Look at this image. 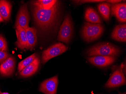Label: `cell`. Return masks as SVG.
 <instances>
[{
	"label": "cell",
	"instance_id": "obj_16",
	"mask_svg": "<svg viewBox=\"0 0 126 94\" xmlns=\"http://www.w3.org/2000/svg\"><path fill=\"white\" fill-rule=\"evenodd\" d=\"M26 32L28 44L27 50H32L37 43L36 30L34 27H29Z\"/></svg>",
	"mask_w": 126,
	"mask_h": 94
},
{
	"label": "cell",
	"instance_id": "obj_5",
	"mask_svg": "<svg viewBox=\"0 0 126 94\" xmlns=\"http://www.w3.org/2000/svg\"><path fill=\"white\" fill-rule=\"evenodd\" d=\"M68 49L67 47L61 43L52 45L42 52V59L43 63L45 64L51 59L61 55L66 51Z\"/></svg>",
	"mask_w": 126,
	"mask_h": 94
},
{
	"label": "cell",
	"instance_id": "obj_11",
	"mask_svg": "<svg viewBox=\"0 0 126 94\" xmlns=\"http://www.w3.org/2000/svg\"><path fill=\"white\" fill-rule=\"evenodd\" d=\"M15 67V61L12 56H9L0 65V74L5 76H10L13 73Z\"/></svg>",
	"mask_w": 126,
	"mask_h": 94
},
{
	"label": "cell",
	"instance_id": "obj_3",
	"mask_svg": "<svg viewBox=\"0 0 126 94\" xmlns=\"http://www.w3.org/2000/svg\"><path fill=\"white\" fill-rule=\"evenodd\" d=\"M104 30L102 25L85 23L82 30V36L86 41L92 42L100 37Z\"/></svg>",
	"mask_w": 126,
	"mask_h": 94
},
{
	"label": "cell",
	"instance_id": "obj_26",
	"mask_svg": "<svg viewBox=\"0 0 126 94\" xmlns=\"http://www.w3.org/2000/svg\"><path fill=\"white\" fill-rule=\"evenodd\" d=\"M1 94H9L7 93H1Z\"/></svg>",
	"mask_w": 126,
	"mask_h": 94
},
{
	"label": "cell",
	"instance_id": "obj_8",
	"mask_svg": "<svg viewBox=\"0 0 126 94\" xmlns=\"http://www.w3.org/2000/svg\"><path fill=\"white\" fill-rule=\"evenodd\" d=\"M30 20L29 13L28 10L27 4H24L21 6L17 15L15 27L19 26L25 30L29 27Z\"/></svg>",
	"mask_w": 126,
	"mask_h": 94
},
{
	"label": "cell",
	"instance_id": "obj_14",
	"mask_svg": "<svg viewBox=\"0 0 126 94\" xmlns=\"http://www.w3.org/2000/svg\"><path fill=\"white\" fill-rule=\"evenodd\" d=\"M111 38L114 40L126 42V24L120 25L115 27L111 34Z\"/></svg>",
	"mask_w": 126,
	"mask_h": 94
},
{
	"label": "cell",
	"instance_id": "obj_28",
	"mask_svg": "<svg viewBox=\"0 0 126 94\" xmlns=\"http://www.w3.org/2000/svg\"><path fill=\"white\" fill-rule=\"evenodd\" d=\"M1 93H1V92H0V94H1Z\"/></svg>",
	"mask_w": 126,
	"mask_h": 94
},
{
	"label": "cell",
	"instance_id": "obj_6",
	"mask_svg": "<svg viewBox=\"0 0 126 94\" xmlns=\"http://www.w3.org/2000/svg\"><path fill=\"white\" fill-rule=\"evenodd\" d=\"M123 67L121 64V67L114 71L105 84V87L113 88L126 84V78L122 70Z\"/></svg>",
	"mask_w": 126,
	"mask_h": 94
},
{
	"label": "cell",
	"instance_id": "obj_4",
	"mask_svg": "<svg viewBox=\"0 0 126 94\" xmlns=\"http://www.w3.org/2000/svg\"><path fill=\"white\" fill-rule=\"evenodd\" d=\"M73 23L70 15H67L60 27L58 36V40L59 41L68 44L73 35Z\"/></svg>",
	"mask_w": 126,
	"mask_h": 94
},
{
	"label": "cell",
	"instance_id": "obj_20",
	"mask_svg": "<svg viewBox=\"0 0 126 94\" xmlns=\"http://www.w3.org/2000/svg\"><path fill=\"white\" fill-rule=\"evenodd\" d=\"M36 57V54L34 53L20 62L18 65V72H20L30 64Z\"/></svg>",
	"mask_w": 126,
	"mask_h": 94
},
{
	"label": "cell",
	"instance_id": "obj_22",
	"mask_svg": "<svg viewBox=\"0 0 126 94\" xmlns=\"http://www.w3.org/2000/svg\"><path fill=\"white\" fill-rule=\"evenodd\" d=\"M8 53L6 51L0 50V64H1L9 57Z\"/></svg>",
	"mask_w": 126,
	"mask_h": 94
},
{
	"label": "cell",
	"instance_id": "obj_21",
	"mask_svg": "<svg viewBox=\"0 0 126 94\" xmlns=\"http://www.w3.org/2000/svg\"><path fill=\"white\" fill-rule=\"evenodd\" d=\"M0 50L4 51H6L8 50L7 41L1 34H0Z\"/></svg>",
	"mask_w": 126,
	"mask_h": 94
},
{
	"label": "cell",
	"instance_id": "obj_1",
	"mask_svg": "<svg viewBox=\"0 0 126 94\" xmlns=\"http://www.w3.org/2000/svg\"><path fill=\"white\" fill-rule=\"evenodd\" d=\"M58 1L49 9H44L32 5V11L34 20L37 26L43 31L51 29L56 22L59 14Z\"/></svg>",
	"mask_w": 126,
	"mask_h": 94
},
{
	"label": "cell",
	"instance_id": "obj_24",
	"mask_svg": "<svg viewBox=\"0 0 126 94\" xmlns=\"http://www.w3.org/2000/svg\"><path fill=\"white\" fill-rule=\"evenodd\" d=\"M107 2L108 3H112V4H115V3H118L120 2H121V0H107Z\"/></svg>",
	"mask_w": 126,
	"mask_h": 94
},
{
	"label": "cell",
	"instance_id": "obj_9",
	"mask_svg": "<svg viewBox=\"0 0 126 94\" xmlns=\"http://www.w3.org/2000/svg\"><path fill=\"white\" fill-rule=\"evenodd\" d=\"M115 56L98 55L87 58L88 61L94 65L99 67H105L110 66L116 61Z\"/></svg>",
	"mask_w": 126,
	"mask_h": 94
},
{
	"label": "cell",
	"instance_id": "obj_7",
	"mask_svg": "<svg viewBox=\"0 0 126 94\" xmlns=\"http://www.w3.org/2000/svg\"><path fill=\"white\" fill-rule=\"evenodd\" d=\"M58 84V76H55L42 82L39 90L45 94H56Z\"/></svg>",
	"mask_w": 126,
	"mask_h": 94
},
{
	"label": "cell",
	"instance_id": "obj_18",
	"mask_svg": "<svg viewBox=\"0 0 126 94\" xmlns=\"http://www.w3.org/2000/svg\"><path fill=\"white\" fill-rule=\"evenodd\" d=\"M57 0H38L32 2V5L44 9H49L56 4Z\"/></svg>",
	"mask_w": 126,
	"mask_h": 94
},
{
	"label": "cell",
	"instance_id": "obj_25",
	"mask_svg": "<svg viewBox=\"0 0 126 94\" xmlns=\"http://www.w3.org/2000/svg\"><path fill=\"white\" fill-rule=\"evenodd\" d=\"M4 22V20L3 19L1 16V14H0V22Z\"/></svg>",
	"mask_w": 126,
	"mask_h": 94
},
{
	"label": "cell",
	"instance_id": "obj_15",
	"mask_svg": "<svg viewBox=\"0 0 126 94\" xmlns=\"http://www.w3.org/2000/svg\"><path fill=\"white\" fill-rule=\"evenodd\" d=\"M85 19L88 22L94 24L102 23V19L96 12L95 10L92 7L88 8L85 12Z\"/></svg>",
	"mask_w": 126,
	"mask_h": 94
},
{
	"label": "cell",
	"instance_id": "obj_12",
	"mask_svg": "<svg viewBox=\"0 0 126 94\" xmlns=\"http://www.w3.org/2000/svg\"><path fill=\"white\" fill-rule=\"evenodd\" d=\"M16 28L17 41L15 43L16 46L21 50H27L28 41L26 30L19 26H17Z\"/></svg>",
	"mask_w": 126,
	"mask_h": 94
},
{
	"label": "cell",
	"instance_id": "obj_13",
	"mask_svg": "<svg viewBox=\"0 0 126 94\" xmlns=\"http://www.w3.org/2000/svg\"><path fill=\"white\" fill-rule=\"evenodd\" d=\"M40 63L39 58V57H37L30 64L20 72V76L21 77L27 78L32 75L37 71Z\"/></svg>",
	"mask_w": 126,
	"mask_h": 94
},
{
	"label": "cell",
	"instance_id": "obj_17",
	"mask_svg": "<svg viewBox=\"0 0 126 94\" xmlns=\"http://www.w3.org/2000/svg\"><path fill=\"white\" fill-rule=\"evenodd\" d=\"M12 5L9 1L0 0V14L4 20L9 21L11 14Z\"/></svg>",
	"mask_w": 126,
	"mask_h": 94
},
{
	"label": "cell",
	"instance_id": "obj_27",
	"mask_svg": "<svg viewBox=\"0 0 126 94\" xmlns=\"http://www.w3.org/2000/svg\"><path fill=\"white\" fill-rule=\"evenodd\" d=\"M126 94V93H120V94Z\"/></svg>",
	"mask_w": 126,
	"mask_h": 94
},
{
	"label": "cell",
	"instance_id": "obj_23",
	"mask_svg": "<svg viewBox=\"0 0 126 94\" xmlns=\"http://www.w3.org/2000/svg\"><path fill=\"white\" fill-rule=\"evenodd\" d=\"M75 2H77L78 3H80V4L84 3H88V2H102L104 1H105V0H79V1H73Z\"/></svg>",
	"mask_w": 126,
	"mask_h": 94
},
{
	"label": "cell",
	"instance_id": "obj_2",
	"mask_svg": "<svg viewBox=\"0 0 126 94\" xmlns=\"http://www.w3.org/2000/svg\"><path fill=\"white\" fill-rule=\"evenodd\" d=\"M120 52L119 49L109 43H102L96 44L90 48L87 52L88 56H115Z\"/></svg>",
	"mask_w": 126,
	"mask_h": 94
},
{
	"label": "cell",
	"instance_id": "obj_10",
	"mask_svg": "<svg viewBox=\"0 0 126 94\" xmlns=\"http://www.w3.org/2000/svg\"><path fill=\"white\" fill-rule=\"evenodd\" d=\"M112 14L121 23L126 22V3L113 4L111 7Z\"/></svg>",
	"mask_w": 126,
	"mask_h": 94
},
{
	"label": "cell",
	"instance_id": "obj_19",
	"mask_svg": "<svg viewBox=\"0 0 126 94\" xmlns=\"http://www.w3.org/2000/svg\"><path fill=\"white\" fill-rule=\"evenodd\" d=\"M98 9L100 13L105 20L109 19L110 12V3L106 2L99 3L98 5Z\"/></svg>",
	"mask_w": 126,
	"mask_h": 94
}]
</instances>
